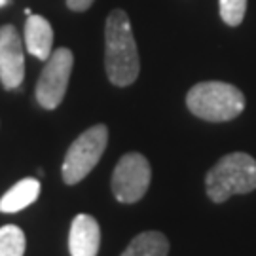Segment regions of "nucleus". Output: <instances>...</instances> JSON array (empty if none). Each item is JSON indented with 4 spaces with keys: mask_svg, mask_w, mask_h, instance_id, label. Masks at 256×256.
<instances>
[{
    "mask_svg": "<svg viewBox=\"0 0 256 256\" xmlns=\"http://www.w3.org/2000/svg\"><path fill=\"white\" fill-rule=\"evenodd\" d=\"M40 194V180L38 178H23L18 184H14L8 192L0 198V212H18L25 207L32 205L38 200Z\"/></svg>",
    "mask_w": 256,
    "mask_h": 256,
    "instance_id": "10",
    "label": "nucleus"
},
{
    "mask_svg": "<svg viewBox=\"0 0 256 256\" xmlns=\"http://www.w3.org/2000/svg\"><path fill=\"white\" fill-rule=\"evenodd\" d=\"M6 4H10V0H0V8H2V6H6Z\"/></svg>",
    "mask_w": 256,
    "mask_h": 256,
    "instance_id": "15",
    "label": "nucleus"
},
{
    "mask_svg": "<svg viewBox=\"0 0 256 256\" xmlns=\"http://www.w3.org/2000/svg\"><path fill=\"white\" fill-rule=\"evenodd\" d=\"M93 2L95 0H66V6L72 12H86V10H90Z\"/></svg>",
    "mask_w": 256,
    "mask_h": 256,
    "instance_id": "14",
    "label": "nucleus"
},
{
    "mask_svg": "<svg viewBox=\"0 0 256 256\" xmlns=\"http://www.w3.org/2000/svg\"><path fill=\"white\" fill-rule=\"evenodd\" d=\"M108 144V129L106 126H93L86 129L74 140L63 162V178L66 184H76L84 180L99 164L102 152Z\"/></svg>",
    "mask_w": 256,
    "mask_h": 256,
    "instance_id": "4",
    "label": "nucleus"
},
{
    "mask_svg": "<svg viewBox=\"0 0 256 256\" xmlns=\"http://www.w3.org/2000/svg\"><path fill=\"white\" fill-rule=\"evenodd\" d=\"M25 254V234L16 224H6L0 228V256Z\"/></svg>",
    "mask_w": 256,
    "mask_h": 256,
    "instance_id": "12",
    "label": "nucleus"
},
{
    "mask_svg": "<svg viewBox=\"0 0 256 256\" xmlns=\"http://www.w3.org/2000/svg\"><path fill=\"white\" fill-rule=\"evenodd\" d=\"M194 116L205 122H230L245 110V95L226 82H200L186 95Z\"/></svg>",
    "mask_w": 256,
    "mask_h": 256,
    "instance_id": "3",
    "label": "nucleus"
},
{
    "mask_svg": "<svg viewBox=\"0 0 256 256\" xmlns=\"http://www.w3.org/2000/svg\"><path fill=\"white\" fill-rule=\"evenodd\" d=\"M205 188L214 203H224L236 194L252 192L256 190V160L245 152L220 158L205 176Z\"/></svg>",
    "mask_w": 256,
    "mask_h": 256,
    "instance_id": "2",
    "label": "nucleus"
},
{
    "mask_svg": "<svg viewBox=\"0 0 256 256\" xmlns=\"http://www.w3.org/2000/svg\"><path fill=\"white\" fill-rule=\"evenodd\" d=\"M25 46L28 54L40 61H48L54 48V28L42 16L30 14L25 23Z\"/></svg>",
    "mask_w": 256,
    "mask_h": 256,
    "instance_id": "9",
    "label": "nucleus"
},
{
    "mask_svg": "<svg viewBox=\"0 0 256 256\" xmlns=\"http://www.w3.org/2000/svg\"><path fill=\"white\" fill-rule=\"evenodd\" d=\"M101 245L99 222L90 214H78L72 220L68 234L70 256H97Z\"/></svg>",
    "mask_w": 256,
    "mask_h": 256,
    "instance_id": "8",
    "label": "nucleus"
},
{
    "mask_svg": "<svg viewBox=\"0 0 256 256\" xmlns=\"http://www.w3.org/2000/svg\"><path fill=\"white\" fill-rule=\"evenodd\" d=\"M25 78V55L14 25L0 27V82L6 90H18Z\"/></svg>",
    "mask_w": 256,
    "mask_h": 256,
    "instance_id": "7",
    "label": "nucleus"
},
{
    "mask_svg": "<svg viewBox=\"0 0 256 256\" xmlns=\"http://www.w3.org/2000/svg\"><path fill=\"white\" fill-rule=\"evenodd\" d=\"M218 10L222 21L230 27H238L245 18L247 0H218Z\"/></svg>",
    "mask_w": 256,
    "mask_h": 256,
    "instance_id": "13",
    "label": "nucleus"
},
{
    "mask_svg": "<svg viewBox=\"0 0 256 256\" xmlns=\"http://www.w3.org/2000/svg\"><path fill=\"white\" fill-rule=\"evenodd\" d=\"M169 241L160 232H144L129 243L122 256H167Z\"/></svg>",
    "mask_w": 256,
    "mask_h": 256,
    "instance_id": "11",
    "label": "nucleus"
},
{
    "mask_svg": "<svg viewBox=\"0 0 256 256\" xmlns=\"http://www.w3.org/2000/svg\"><path fill=\"white\" fill-rule=\"evenodd\" d=\"M72 64L74 55L68 48H57L52 52L36 84V101L42 108L54 110L61 104L70 80Z\"/></svg>",
    "mask_w": 256,
    "mask_h": 256,
    "instance_id": "5",
    "label": "nucleus"
},
{
    "mask_svg": "<svg viewBox=\"0 0 256 256\" xmlns=\"http://www.w3.org/2000/svg\"><path fill=\"white\" fill-rule=\"evenodd\" d=\"M104 68L114 86L126 88L137 80L140 70L137 42L126 10H112L104 25Z\"/></svg>",
    "mask_w": 256,
    "mask_h": 256,
    "instance_id": "1",
    "label": "nucleus"
},
{
    "mask_svg": "<svg viewBox=\"0 0 256 256\" xmlns=\"http://www.w3.org/2000/svg\"><path fill=\"white\" fill-rule=\"evenodd\" d=\"M152 178L148 160L138 152L122 156L112 173V192L120 203H135L144 198Z\"/></svg>",
    "mask_w": 256,
    "mask_h": 256,
    "instance_id": "6",
    "label": "nucleus"
}]
</instances>
